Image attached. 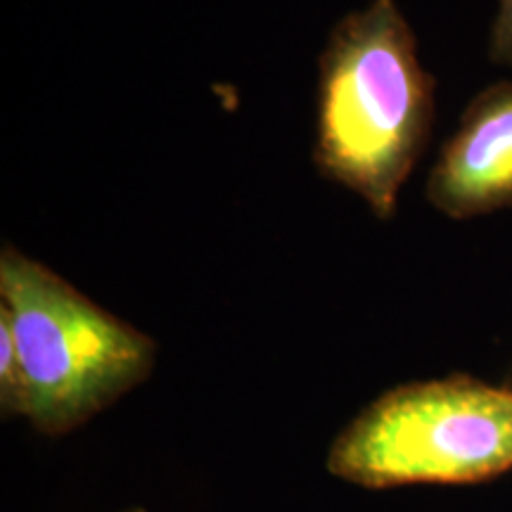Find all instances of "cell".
<instances>
[{"label":"cell","mask_w":512,"mask_h":512,"mask_svg":"<svg viewBox=\"0 0 512 512\" xmlns=\"http://www.w3.org/2000/svg\"><path fill=\"white\" fill-rule=\"evenodd\" d=\"M124 512H147L145 508H131V510H124Z\"/></svg>","instance_id":"cell-7"},{"label":"cell","mask_w":512,"mask_h":512,"mask_svg":"<svg viewBox=\"0 0 512 512\" xmlns=\"http://www.w3.org/2000/svg\"><path fill=\"white\" fill-rule=\"evenodd\" d=\"M328 470L363 489L501 477L512 470V389L465 373L387 389L337 434Z\"/></svg>","instance_id":"cell-3"},{"label":"cell","mask_w":512,"mask_h":512,"mask_svg":"<svg viewBox=\"0 0 512 512\" xmlns=\"http://www.w3.org/2000/svg\"><path fill=\"white\" fill-rule=\"evenodd\" d=\"M489 60L501 67H512V0H498L489 34Z\"/></svg>","instance_id":"cell-6"},{"label":"cell","mask_w":512,"mask_h":512,"mask_svg":"<svg viewBox=\"0 0 512 512\" xmlns=\"http://www.w3.org/2000/svg\"><path fill=\"white\" fill-rule=\"evenodd\" d=\"M437 83L399 0H373L330 29L318 57L313 166L392 221L430 143Z\"/></svg>","instance_id":"cell-1"},{"label":"cell","mask_w":512,"mask_h":512,"mask_svg":"<svg viewBox=\"0 0 512 512\" xmlns=\"http://www.w3.org/2000/svg\"><path fill=\"white\" fill-rule=\"evenodd\" d=\"M0 316L22 358L24 418L46 437L86 425L155 368V339L15 245L0 252Z\"/></svg>","instance_id":"cell-2"},{"label":"cell","mask_w":512,"mask_h":512,"mask_svg":"<svg viewBox=\"0 0 512 512\" xmlns=\"http://www.w3.org/2000/svg\"><path fill=\"white\" fill-rule=\"evenodd\" d=\"M425 197L453 221L512 207V81L491 83L467 102L427 176Z\"/></svg>","instance_id":"cell-4"},{"label":"cell","mask_w":512,"mask_h":512,"mask_svg":"<svg viewBox=\"0 0 512 512\" xmlns=\"http://www.w3.org/2000/svg\"><path fill=\"white\" fill-rule=\"evenodd\" d=\"M24 370L8 318L0 316V413L3 418H24Z\"/></svg>","instance_id":"cell-5"}]
</instances>
